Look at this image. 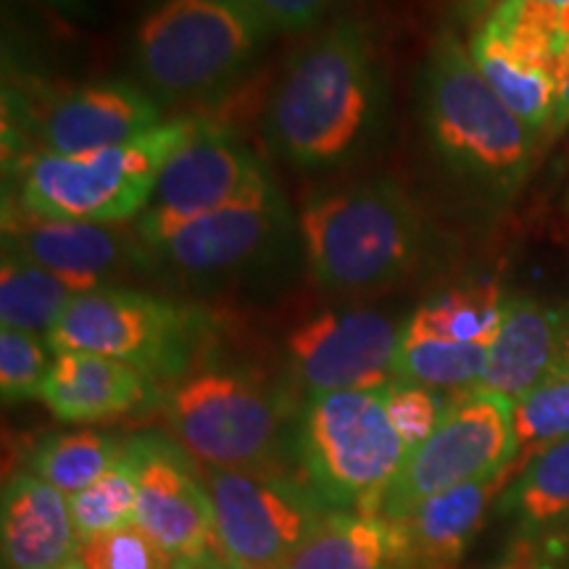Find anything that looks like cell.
<instances>
[{
  "instance_id": "obj_1",
  "label": "cell",
  "mask_w": 569,
  "mask_h": 569,
  "mask_svg": "<svg viewBox=\"0 0 569 569\" xmlns=\"http://www.w3.org/2000/svg\"><path fill=\"white\" fill-rule=\"evenodd\" d=\"M380 71L367 27L340 19L290 63L267 109L269 146L298 169L343 167L382 119Z\"/></svg>"
},
{
  "instance_id": "obj_2",
  "label": "cell",
  "mask_w": 569,
  "mask_h": 569,
  "mask_svg": "<svg viewBox=\"0 0 569 569\" xmlns=\"http://www.w3.org/2000/svg\"><path fill=\"white\" fill-rule=\"evenodd\" d=\"M311 277L332 293H372L403 280L425 248V227L393 180H365L311 196L298 217Z\"/></svg>"
},
{
  "instance_id": "obj_3",
  "label": "cell",
  "mask_w": 569,
  "mask_h": 569,
  "mask_svg": "<svg viewBox=\"0 0 569 569\" xmlns=\"http://www.w3.org/2000/svg\"><path fill=\"white\" fill-rule=\"evenodd\" d=\"M425 124L440 159L490 193H511L528 174L536 134L482 80L472 56L443 34L422 80Z\"/></svg>"
},
{
  "instance_id": "obj_4",
  "label": "cell",
  "mask_w": 569,
  "mask_h": 569,
  "mask_svg": "<svg viewBox=\"0 0 569 569\" xmlns=\"http://www.w3.org/2000/svg\"><path fill=\"white\" fill-rule=\"evenodd\" d=\"M264 38L240 0H153L134 27V67L163 103L206 101L243 74Z\"/></svg>"
},
{
  "instance_id": "obj_5",
  "label": "cell",
  "mask_w": 569,
  "mask_h": 569,
  "mask_svg": "<svg viewBox=\"0 0 569 569\" xmlns=\"http://www.w3.org/2000/svg\"><path fill=\"white\" fill-rule=\"evenodd\" d=\"M296 451L301 478L330 511L377 515L409 448L390 422L380 390L306 398Z\"/></svg>"
},
{
  "instance_id": "obj_6",
  "label": "cell",
  "mask_w": 569,
  "mask_h": 569,
  "mask_svg": "<svg viewBox=\"0 0 569 569\" xmlns=\"http://www.w3.org/2000/svg\"><path fill=\"white\" fill-rule=\"evenodd\" d=\"M196 124V119H174L122 146L84 156H30L17 163L13 201L48 219L134 222L151 201L161 167Z\"/></svg>"
},
{
  "instance_id": "obj_7",
  "label": "cell",
  "mask_w": 569,
  "mask_h": 569,
  "mask_svg": "<svg viewBox=\"0 0 569 569\" xmlns=\"http://www.w3.org/2000/svg\"><path fill=\"white\" fill-rule=\"evenodd\" d=\"M203 336L206 325L198 311L113 284L71 298L46 340L56 353L109 356L153 382L174 386L193 372Z\"/></svg>"
},
{
  "instance_id": "obj_8",
  "label": "cell",
  "mask_w": 569,
  "mask_h": 569,
  "mask_svg": "<svg viewBox=\"0 0 569 569\" xmlns=\"http://www.w3.org/2000/svg\"><path fill=\"white\" fill-rule=\"evenodd\" d=\"M288 203L269 180L253 193L188 222L163 227H132L138 261L163 277L190 284L238 280L264 267L288 243Z\"/></svg>"
},
{
  "instance_id": "obj_9",
  "label": "cell",
  "mask_w": 569,
  "mask_h": 569,
  "mask_svg": "<svg viewBox=\"0 0 569 569\" xmlns=\"http://www.w3.org/2000/svg\"><path fill=\"white\" fill-rule=\"evenodd\" d=\"M177 443L206 469L272 465L284 401L259 377L234 369H193L163 393Z\"/></svg>"
},
{
  "instance_id": "obj_10",
  "label": "cell",
  "mask_w": 569,
  "mask_h": 569,
  "mask_svg": "<svg viewBox=\"0 0 569 569\" xmlns=\"http://www.w3.org/2000/svg\"><path fill=\"white\" fill-rule=\"evenodd\" d=\"M163 124L161 101L140 84L106 80L32 98L6 90L3 148L11 159L84 156L122 146ZM21 159V161H24Z\"/></svg>"
},
{
  "instance_id": "obj_11",
  "label": "cell",
  "mask_w": 569,
  "mask_h": 569,
  "mask_svg": "<svg viewBox=\"0 0 569 569\" xmlns=\"http://www.w3.org/2000/svg\"><path fill=\"white\" fill-rule=\"evenodd\" d=\"M515 403L472 388L448 401L430 438L411 448L377 515L398 519L425 498L501 475L515 459Z\"/></svg>"
},
{
  "instance_id": "obj_12",
  "label": "cell",
  "mask_w": 569,
  "mask_h": 569,
  "mask_svg": "<svg viewBox=\"0 0 569 569\" xmlns=\"http://www.w3.org/2000/svg\"><path fill=\"white\" fill-rule=\"evenodd\" d=\"M206 486L219 546L227 559L246 567L284 569L330 515L309 482L272 465L206 469Z\"/></svg>"
},
{
  "instance_id": "obj_13",
  "label": "cell",
  "mask_w": 569,
  "mask_h": 569,
  "mask_svg": "<svg viewBox=\"0 0 569 569\" xmlns=\"http://www.w3.org/2000/svg\"><path fill=\"white\" fill-rule=\"evenodd\" d=\"M138 478L134 525L172 561L224 553L206 478L196 459L159 432H140L124 443Z\"/></svg>"
},
{
  "instance_id": "obj_14",
  "label": "cell",
  "mask_w": 569,
  "mask_h": 569,
  "mask_svg": "<svg viewBox=\"0 0 569 569\" xmlns=\"http://www.w3.org/2000/svg\"><path fill=\"white\" fill-rule=\"evenodd\" d=\"M403 327L372 309L325 311L288 336V359L309 396L380 390L396 380Z\"/></svg>"
},
{
  "instance_id": "obj_15",
  "label": "cell",
  "mask_w": 569,
  "mask_h": 569,
  "mask_svg": "<svg viewBox=\"0 0 569 569\" xmlns=\"http://www.w3.org/2000/svg\"><path fill=\"white\" fill-rule=\"evenodd\" d=\"M269 180L267 167L243 140L198 122L193 134L161 167L151 201L132 227L188 222L234 203Z\"/></svg>"
},
{
  "instance_id": "obj_16",
  "label": "cell",
  "mask_w": 569,
  "mask_h": 569,
  "mask_svg": "<svg viewBox=\"0 0 569 569\" xmlns=\"http://www.w3.org/2000/svg\"><path fill=\"white\" fill-rule=\"evenodd\" d=\"M3 246L48 269L77 296L113 288V280L138 261L134 234L117 224L48 219L6 198Z\"/></svg>"
},
{
  "instance_id": "obj_17",
  "label": "cell",
  "mask_w": 569,
  "mask_h": 569,
  "mask_svg": "<svg viewBox=\"0 0 569 569\" xmlns=\"http://www.w3.org/2000/svg\"><path fill=\"white\" fill-rule=\"evenodd\" d=\"M0 538L9 569H63L80 551L69 498L32 472L6 480Z\"/></svg>"
},
{
  "instance_id": "obj_18",
  "label": "cell",
  "mask_w": 569,
  "mask_h": 569,
  "mask_svg": "<svg viewBox=\"0 0 569 569\" xmlns=\"http://www.w3.org/2000/svg\"><path fill=\"white\" fill-rule=\"evenodd\" d=\"M156 398V382L124 361L109 356L63 351L56 353L40 401L61 422H103L130 415Z\"/></svg>"
},
{
  "instance_id": "obj_19",
  "label": "cell",
  "mask_w": 569,
  "mask_h": 569,
  "mask_svg": "<svg viewBox=\"0 0 569 569\" xmlns=\"http://www.w3.org/2000/svg\"><path fill=\"white\" fill-rule=\"evenodd\" d=\"M561 311L532 298H509L503 322L488 346L486 375L478 388L517 403L567 359L561 356Z\"/></svg>"
},
{
  "instance_id": "obj_20",
  "label": "cell",
  "mask_w": 569,
  "mask_h": 569,
  "mask_svg": "<svg viewBox=\"0 0 569 569\" xmlns=\"http://www.w3.org/2000/svg\"><path fill=\"white\" fill-rule=\"evenodd\" d=\"M509 475L480 482H465L443 493L425 498L409 515L398 517L403 543L417 569H459L461 557L478 536L490 501L509 488Z\"/></svg>"
},
{
  "instance_id": "obj_21",
  "label": "cell",
  "mask_w": 569,
  "mask_h": 569,
  "mask_svg": "<svg viewBox=\"0 0 569 569\" xmlns=\"http://www.w3.org/2000/svg\"><path fill=\"white\" fill-rule=\"evenodd\" d=\"M284 569H417L396 519L330 511Z\"/></svg>"
},
{
  "instance_id": "obj_22",
  "label": "cell",
  "mask_w": 569,
  "mask_h": 569,
  "mask_svg": "<svg viewBox=\"0 0 569 569\" xmlns=\"http://www.w3.org/2000/svg\"><path fill=\"white\" fill-rule=\"evenodd\" d=\"M469 56H472L482 80L493 88L496 96L517 113L519 122L528 127L536 138L551 132L559 103L557 82L536 69L525 67L486 27H480L472 38Z\"/></svg>"
},
{
  "instance_id": "obj_23",
  "label": "cell",
  "mask_w": 569,
  "mask_h": 569,
  "mask_svg": "<svg viewBox=\"0 0 569 569\" xmlns=\"http://www.w3.org/2000/svg\"><path fill=\"white\" fill-rule=\"evenodd\" d=\"M507 306L509 298H503L496 284L451 288L419 306L403 325V336L490 346L507 315Z\"/></svg>"
},
{
  "instance_id": "obj_24",
  "label": "cell",
  "mask_w": 569,
  "mask_h": 569,
  "mask_svg": "<svg viewBox=\"0 0 569 569\" xmlns=\"http://www.w3.org/2000/svg\"><path fill=\"white\" fill-rule=\"evenodd\" d=\"M77 293L67 282L3 246L0 261V325L48 336Z\"/></svg>"
},
{
  "instance_id": "obj_25",
  "label": "cell",
  "mask_w": 569,
  "mask_h": 569,
  "mask_svg": "<svg viewBox=\"0 0 569 569\" xmlns=\"http://www.w3.org/2000/svg\"><path fill=\"white\" fill-rule=\"evenodd\" d=\"M501 511L511 515L528 538L569 519V440L538 453L503 490Z\"/></svg>"
},
{
  "instance_id": "obj_26",
  "label": "cell",
  "mask_w": 569,
  "mask_h": 569,
  "mask_svg": "<svg viewBox=\"0 0 569 569\" xmlns=\"http://www.w3.org/2000/svg\"><path fill=\"white\" fill-rule=\"evenodd\" d=\"M122 453L124 446L103 432H53L32 448L30 472L69 498L101 480Z\"/></svg>"
},
{
  "instance_id": "obj_27",
  "label": "cell",
  "mask_w": 569,
  "mask_h": 569,
  "mask_svg": "<svg viewBox=\"0 0 569 569\" xmlns=\"http://www.w3.org/2000/svg\"><path fill=\"white\" fill-rule=\"evenodd\" d=\"M511 419H515V459L507 467V475L515 482L538 453L569 440V356L528 396L519 398Z\"/></svg>"
},
{
  "instance_id": "obj_28",
  "label": "cell",
  "mask_w": 569,
  "mask_h": 569,
  "mask_svg": "<svg viewBox=\"0 0 569 569\" xmlns=\"http://www.w3.org/2000/svg\"><path fill=\"white\" fill-rule=\"evenodd\" d=\"M486 365L488 346L401 336L393 375L432 390H472L480 386Z\"/></svg>"
},
{
  "instance_id": "obj_29",
  "label": "cell",
  "mask_w": 569,
  "mask_h": 569,
  "mask_svg": "<svg viewBox=\"0 0 569 569\" xmlns=\"http://www.w3.org/2000/svg\"><path fill=\"white\" fill-rule=\"evenodd\" d=\"M69 515L80 543L106 532L132 528L138 517V478L130 459L122 453V459L101 480L69 496Z\"/></svg>"
},
{
  "instance_id": "obj_30",
  "label": "cell",
  "mask_w": 569,
  "mask_h": 569,
  "mask_svg": "<svg viewBox=\"0 0 569 569\" xmlns=\"http://www.w3.org/2000/svg\"><path fill=\"white\" fill-rule=\"evenodd\" d=\"M48 340L24 330H0V393L6 403L40 398L53 361H48Z\"/></svg>"
},
{
  "instance_id": "obj_31",
  "label": "cell",
  "mask_w": 569,
  "mask_h": 569,
  "mask_svg": "<svg viewBox=\"0 0 569 569\" xmlns=\"http://www.w3.org/2000/svg\"><path fill=\"white\" fill-rule=\"evenodd\" d=\"M77 561L88 569H172V559L138 525L82 540Z\"/></svg>"
},
{
  "instance_id": "obj_32",
  "label": "cell",
  "mask_w": 569,
  "mask_h": 569,
  "mask_svg": "<svg viewBox=\"0 0 569 569\" xmlns=\"http://www.w3.org/2000/svg\"><path fill=\"white\" fill-rule=\"evenodd\" d=\"M382 398H386L390 422H393L409 451L436 432L448 407V401H443L432 388L407 380L388 382L382 388Z\"/></svg>"
},
{
  "instance_id": "obj_33",
  "label": "cell",
  "mask_w": 569,
  "mask_h": 569,
  "mask_svg": "<svg viewBox=\"0 0 569 569\" xmlns=\"http://www.w3.org/2000/svg\"><path fill=\"white\" fill-rule=\"evenodd\" d=\"M267 32L306 30L327 11L332 0H240Z\"/></svg>"
},
{
  "instance_id": "obj_34",
  "label": "cell",
  "mask_w": 569,
  "mask_h": 569,
  "mask_svg": "<svg viewBox=\"0 0 569 569\" xmlns=\"http://www.w3.org/2000/svg\"><path fill=\"white\" fill-rule=\"evenodd\" d=\"M501 569H553V567L546 565L532 546H519V549H515L511 559Z\"/></svg>"
},
{
  "instance_id": "obj_35",
  "label": "cell",
  "mask_w": 569,
  "mask_h": 569,
  "mask_svg": "<svg viewBox=\"0 0 569 569\" xmlns=\"http://www.w3.org/2000/svg\"><path fill=\"white\" fill-rule=\"evenodd\" d=\"M172 569H227L224 553H209L201 559H188V561H172Z\"/></svg>"
},
{
  "instance_id": "obj_36",
  "label": "cell",
  "mask_w": 569,
  "mask_h": 569,
  "mask_svg": "<svg viewBox=\"0 0 569 569\" xmlns=\"http://www.w3.org/2000/svg\"><path fill=\"white\" fill-rule=\"evenodd\" d=\"M567 127H569V82L565 84V90H561V96H559L557 117H553L551 132L557 134V132H561V130H567Z\"/></svg>"
},
{
  "instance_id": "obj_37",
  "label": "cell",
  "mask_w": 569,
  "mask_h": 569,
  "mask_svg": "<svg viewBox=\"0 0 569 569\" xmlns=\"http://www.w3.org/2000/svg\"><path fill=\"white\" fill-rule=\"evenodd\" d=\"M46 3H51L53 9H61L67 13H77V17H82L90 9V0H46Z\"/></svg>"
},
{
  "instance_id": "obj_38",
  "label": "cell",
  "mask_w": 569,
  "mask_h": 569,
  "mask_svg": "<svg viewBox=\"0 0 569 569\" xmlns=\"http://www.w3.org/2000/svg\"><path fill=\"white\" fill-rule=\"evenodd\" d=\"M227 569H280V567H246V565H238V561L227 559Z\"/></svg>"
},
{
  "instance_id": "obj_39",
  "label": "cell",
  "mask_w": 569,
  "mask_h": 569,
  "mask_svg": "<svg viewBox=\"0 0 569 569\" xmlns=\"http://www.w3.org/2000/svg\"><path fill=\"white\" fill-rule=\"evenodd\" d=\"M63 569H88V567L80 565V561H71V565H69V567H63Z\"/></svg>"
},
{
  "instance_id": "obj_40",
  "label": "cell",
  "mask_w": 569,
  "mask_h": 569,
  "mask_svg": "<svg viewBox=\"0 0 569 569\" xmlns=\"http://www.w3.org/2000/svg\"><path fill=\"white\" fill-rule=\"evenodd\" d=\"M551 3H569V0H551Z\"/></svg>"
}]
</instances>
